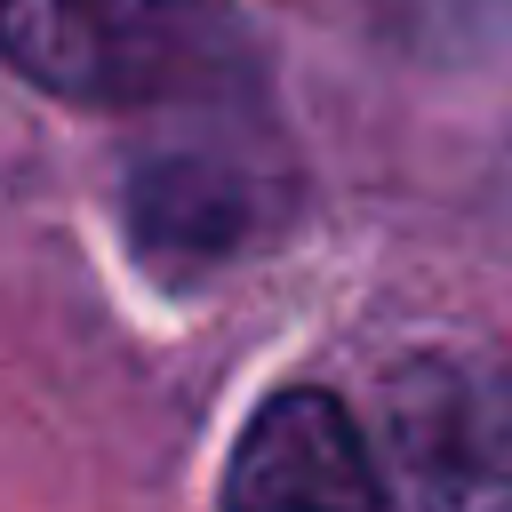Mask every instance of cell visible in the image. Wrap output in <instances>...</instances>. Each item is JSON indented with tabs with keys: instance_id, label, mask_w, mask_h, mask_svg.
<instances>
[{
	"instance_id": "obj_1",
	"label": "cell",
	"mask_w": 512,
	"mask_h": 512,
	"mask_svg": "<svg viewBox=\"0 0 512 512\" xmlns=\"http://www.w3.org/2000/svg\"><path fill=\"white\" fill-rule=\"evenodd\" d=\"M360 440L376 512H512V376L472 352H408Z\"/></svg>"
},
{
	"instance_id": "obj_2",
	"label": "cell",
	"mask_w": 512,
	"mask_h": 512,
	"mask_svg": "<svg viewBox=\"0 0 512 512\" xmlns=\"http://www.w3.org/2000/svg\"><path fill=\"white\" fill-rule=\"evenodd\" d=\"M0 56L72 104H160L216 80L208 0H0Z\"/></svg>"
},
{
	"instance_id": "obj_3",
	"label": "cell",
	"mask_w": 512,
	"mask_h": 512,
	"mask_svg": "<svg viewBox=\"0 0 512 512\" xmlns=\"http://www.w3.org/2000/svg\"><path fill=\"white\" fill-rule=\"evenodd\" d=\"M224 512H376L360 416L312 384L272 392L232 448Z\"/></svg>"
},
{
	"instance_id": "obj_4",
	"label": "cell",
	"mask_w": 512,
	"mask_h": 512,
	"mask_svg": "<svg viewBox=\"0 0 512 512\" xmlns=\"http://www.w3.org/2000/svg\"><path fill=\"white\" fill-rule=\"evenodd\" d=\"M128 208H136V232H144L152 256H224V248H240V232L256 224L248 184H240L232 168L184 160V152L144 160Z\"/></svg>"
}]
</instances>
